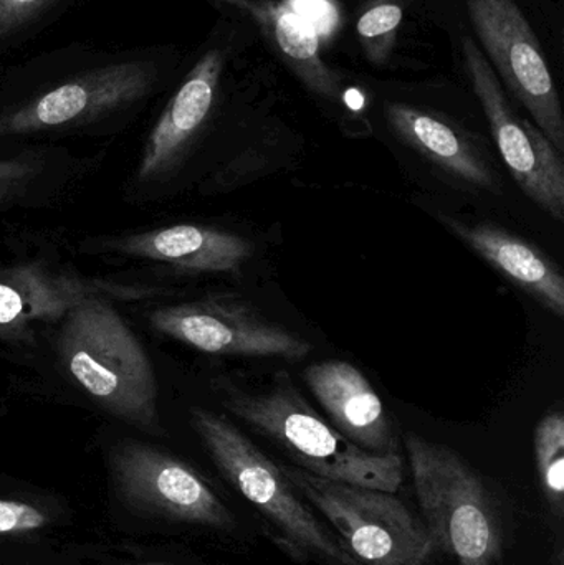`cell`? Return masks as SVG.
I'll return each instance as SVG.
<instances>
[{"label":"cell","mask_w":564,"mask_h":565,"mask_svg":"<svg viewBox=\"0 0 564 565\" xmlns=\"http://www.w3.org/2000/svg\"><path fill=\"white\" fill-rule=\"evenodd\" d=\"M192 427L222 477L268 521L278 543L295 559L328 565H361L340 537L328 530L285 477L280 465L267 457L224 415L192 408Z\"/></svg>","instance_id":"4"},{"label":"cell","mask_w":564,"mask_h":565,"mask_svg":"<svg viewBox=\"0 0 564 565\" xmlns=\"http://www.w3.org/2000/svg\"><path fill=\"white\" fill-rule=\"evenodd\" d=\"M291 10L300 15L317 35H330L338 22L337 9L331 0H290Z\"/></svg>","instance_id":"23"},{"label":"cell","mask_w":564,"mask_h":565,"mask_svg":"<svg viewBox=\"0 0 564 565\" xmlns=\"http://www.w3.org/2000/svg\"><path fill=\"white\" fill-rule=\"evenodd\" d=\"M52 0H0V39L19 32L32 22Z\"/></svg>","instance_id":"22"},{"label":"cell","mask_w":564,"mask_h":565,"mask_svg":"<svg viewBox=\"0 0 564 565\" xmlns=\"http://www.w3.org/2000/svg\"><path fill=\"white\" fill-rule=\"evenodd\" d=\"M464 58L473 93L489 119L503 162L523 194L555 221L564 222L563 154L529 119L513 111L496 70L472 39H464Z\"/></svg>","instance_id":"9"},{"label":"cell","mask_w":564,"mask_h":565,"mask_svg":"<svg viewBox=\"0 0 564 565\" xmlns=\"http://www.w3.org/2000/svg\"><path fill=\"white\" fill-rule=\"evenodd\" d=\"M50 516L42 508L19 500H0V536H20L49 526Z\"/></svg>","instance_id":"20"},{"label":"cell","mask_w":564,"mask_h":565,"mask_svg":"<svg viewBox=\"0 0 564 565\" xmlns=\"http://www.w3.org/2000/svg\"><path fill=\"white\" fill-rule=\"evenodd\" d=\"M118 565H168V564L146 563V564H118Z\"/></svg>","instance_id":"24"},{"label":"cell","mask_w":564,"mask_h":565,"mask_svg":"<svg viewBox=\"0 0 564 565\" xmlns=\"http://www.w3.org/2000/svg\"><path fill=\"white\" fill-rule=\"evenodd\" d=\"M305 382L333 427L368 454L400 455L396 431L377 392L366 375L347 361L308 365Z\"/></svg>","instance_id":"12"},{"label":"cell","mask_w":564,"mask_h":565,"mask_svg":"<svg viewBox=\"0 0 564 565\" xmlns=\"http://www.w3.org/2000/svg\"><path fill=\"white\" fill-rule=\"evenodd\" d=\"M540 490L553 516L564 514V415L552 411L539 422L533 437Z\"/></svg>","instance_id":"18"},{"label":"cell","mask_w":564,"mask_h":565,"mask_svg":"<svg viewBox=\"0 0 564 565\" xmlns=\"http://www.w3.org/2000/svg\"><path fill=\"white\" fill-rule=\"evenodd\" d=\"M155 292L149 286L76 277L43 264L0 267V339L32 338L35 328L62 321L83 299L139 301Z\"/></svg>","instance_id":"11"},{"label":"cell","mask_w":564,"mask_h":565,"mask_svg":"<svg viewBox=\"0 0 564 565\" xmlns=\"http://www.w3.org/2000/svg\"><path fill=\"white\" fill-rule=\"evenodd\" d=\"M281 470L361 565H426L436 553L423 521L394 493L328 480L298 467Z\"/></svg>","instance_id":"5"},{"label":"cell","mask_w":564,"mask_h":565,"mask_svg":"<svg viewBox=\"0 0 564 565\" xmlns=\"http://www.w3.org/2000/svg\"><path fill=\"white\" fill-rule=\"evenodd\" d=\"M116 491L132 510L171 523L232 531L235 516L191 465L151 445L123 440L109 451Z\"/></svg>","instance_id":"6"},{"label":"cell","mask_w":564,"mask_h":565,"mask_svg":"<svg viewBox=\"0 0 564 565\" xmlns=\"http://www.w3.org/2000/svg\"><path fill=\"white\" fill-rule=\"evenodd\" d=\"M217 391L231 414L284 450L295 467L341 483L387 493L400 490L403 458L368 454L351 444L308 405L285 372H278L260 392H247L227 382H221Z\"/></svg>","instance_id":"1"},{"label":"cell","mask_w":564,"mask_h":565,"mask_svg":"<svg viewBox=\"0 0 564 565\" xmlns=\"http://www.w3.org/2000/svg\"><path fill=\"white\" fill-rule=\"evenodd\" d=\"M274 36L281 55L295 75L317 95L340 102L343 96L340 78L328 68L320 56V36L284 3H257L252 13Z\"/></svg>","instance_id":"17"},{"label":"cell","mask_w":564,"mask_h":565,"mask_svg":"<svg viewBox=\"0 0 564 565\" xmlns=\"http://www.w3.org/2000/svg\"><path fill=\"white\" fill-rule=\"evenodd\" d=\"M443 221L490 267L529 292L543 308L564 318L563 274L539 247L497 225L466 224L449 217Z\"/></svg>","instance_id":"15"},{"label":"cell","mask_w":564,"mask_h":565,"mask_svg":"<svg viewBox=\"0 0 564 565\" xmlns=\"http://www.w3.org/2000/svg\"><path fill=\"white\" fill-rule=\"evenodd\" d=\"M156 331L201 352L301 361L311 345L235 296L215 295L161 306L149 315Z\"/></svg>","instance_id":"8"},{"label":"cell","mask_w":564,"mask_h":565,"mask_svg":"<svg viewBox=\"0 0 564 565\" xmlns=\"http://www.w3.org/2000/svg\"><path fill=\"white\" fill-rule=\"evenodd\" d=\"M113 302L95 296L73 306L62 319L60 354L99 407L138 430L162 435L151 361Z\"/></svg>","instance_id":"2"},{"label":"cell","mask_w":564,"mask_h":565,"mask_svg":"<svg viewBox=\"0 0 564 565\" xmlns=\"http://www.w3.org/2000/svg\"><path fill=\"white\" fill-rule=\"evenodd\" d=\"M414 488L434 551L457 565H499L506 518L486 478L453 448L406 435Z\"/></svg>","instance_id":"3"},{"label":"cell","mask_w":564,"mask_h":565,"mask_svg":"<svg viewBox=\"0 0 564 565\" xmlns=\"http://www.w3.org/2000/svg\"><path fill=\"white\" fill-rule=\"evenodd\" d=\"M224 56L219 50L205 53L195 63L181 88L172 96L152 128L138 168V181L152 182L169 174L181 161L204 126L214 106Z\"/></svg>","instance_id":"13"},{"label":"cell","mask_w":564,"mask_h":565,"mask_svg":"<svg viewBox=\"0 0 564 565\" xmlns=\"http://www.w3.org/2000/svg\"><path fill=\"white\" fill-rule=\"evenodd\" d=\"M155 82V66L146 62L92 70L2 113L0 136L30 135L92 121L145 98Z\"/></svg>","instance_id":"10"},{"label":"cell","mask_w":564,"mask_h":565,"mask_svg":"<svg viewBox=\"0 0 564 565\" xmlns=\"http://www.w3.org/2000/svg\"><path fill=\"white\" fill-rule=\"evenodd\" d=\"M403 15V7L396 0H380L358 20L361 46L374 66H383L390 60Z\"/></svg>","instance_id":"19"},{"label":"cell","mask_w":564,"mask_h":565,"mask_svg":"<svg viewBox=\"0 0 564 565\" xmlns=\"http://www.w3.org/2000/svg\"><path fill=\"white\" fill-rule=\"evenodd\" d=\"M386 119L404 145L440 171L473 188L487 191L499 188L492 166L479 146L447 119L403 103L386 105Z\"/></svg>","instance_id":"16"},{"label":"cell","mask_w":564,"mask_h":565,"mask_svg":"<svg viewBox=\"0 0 564 565\" xmlns=\"http://www.w3.org/2000/svg\"><path fill=\"white\" fill-rule=\"evenodd\" d=\"M108 247L125 257L159 262L195 274H234L254 252L247 238L189 224L128 235Z\"/></svg>","instance_id":"14"},{"label":"cell","mask_w":564,"mask_h":565,"mask_svg":"<svg viewBox=\"0 0 564 565\" xmlns=\"http://www.w3.org/2000/svg\"><path fill=\"white\" fill-rule=\"evenodd\" d=\"M39 159L32 156L0 159V202L9 201L25 191L39 174Z\"/></svg>","instance_id":"21"},{"label":"cell","mask_w":564,"mask_h":565,"mask_svg":"<svg viewBox=\"0 0 564 565\" xmlns=\"http://www.w3.org/2000/svg\"><path fill=\"white\" fill-rule=\"evenodd\" d=\"M467 10L490 66L563 154L562 102L529 20L515 0H467Z\"/></svg>","instance_id":"7"}]
</instances>
